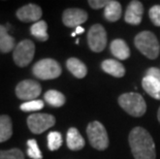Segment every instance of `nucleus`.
<instances>
[{
    "label": "nucleus",
    "instance_id": "f8f14e48",
    "mask_svg": "<svg viewBox=\"0 0 160 159\" xmlns=\"http://www.w3.org/2000/svg\"><path fill=\"white\" fill-rule=\"evenodd\" d=\"M144 6L141 1H131L125 12V22L130 25H138L142 22Z\"/></svg>",
    "mask_w": 160,
    "mask_h": 159
},
{
    "label": "nucleus",
    "instance_id": "412c9836",
    "mask_svg": "<svg viewBox=\"0 0 160 159\" xmlns=\"http://www.w3.org/2000/svg\"><path fill=\"white\" fill-rule=\"evenodd\" d=\"M45 100L50 106L60 107L65 103V96L57 90H49L45 94Z\"/></svg>",
    "mask_w": 160,
    "mask_h": 159
},
{
    "label": "nucleus",
    "instance_id": "f257e3e1",
    "mask_svg": "<svg viewBox=\"0 0 160 159\" xmlns=\"http://www.w3.org/2000/svg\"><path fill=\"white\" fill-rule=\"evenodd\" d=\"M129 145L135 159H155V144L151 134L142 127L133 128L129 133Z\"/></svg>",
    "mask_w": 160,
    "mask_h": 159
},
{
    "label": "nucleus",
    "instance_id": "7c9ffc66",
    "mask_svg": "<svg viewBox=\"0 0 160 159\" xmlns=\"http://www.w3.org/2000/svg\"><path fill=\"white\" fill-rule=\"evenodd\" d=\"M157 117H158V121L160 122V107H159V110H158V114H157Z\"/></svg>",
    "mask_w": 160,
    "mask_h": 159
},
{
    "label": "nucleus",
    "instance_id": "a878e982",
    "mask_svg": "<svg viewBox=\"0 0 160 159\" xmlns=\"http://www.w3.org/2000/svg\"><path fill=\"white\" fill-rule=\"evenodd\" d=\"M0 159H25V156L20 149L13 148L11 150H0Z\"/></svg>",
    "mask_w": 160,
    "mask_h": 159
},
{
    "label": "nucleus",
    "instance_id": "cd10ccee",
    "mask_svg": "<svg viewBox=\"0 0 160 159\" xmlns=\"http://www.w3.org/2000/svg\"><path fill=\"white\" fill-rule=\"evenodd\" d=\"M88 3H89V5L92 8L99 9V8L105 7V6L110 3V1H108V0H89Z\"/></svg>",
    "mask_w": 160,
    "mask_h": 159
},
{
    "label": "nucleus",
    "instance_id": "dca6fc26",
    "mask_svg": "<svg viewBox=\"0 0 160 159\" xmlns=\"http://www.w3.org/2000/svg\"><path fill=\"white\" fill-rule=\"evenodd\" d=\"M111 52L119 60H126L130 56V50L123 39L113 40L111 43Z\"/></svg>",
    "mask_w": 160,
    "mask_h": 159
},
{
    "label": "nucleus",
    "instance_id": "5701e85b",
    "mask_svg": "<svg viewBox=\"0 0 160 159\" xmlns=\"http://www.w3.org/2000/svg\"><path fill=\"white\" fill-rule=\"evenodd\" d=\"M62 146V135L58 131H52L48 135V147L51 151H56Z\"/></svg>",
    "mask_w": 160,
    "mask_h": 159
},
{
    "label": "nucleus",
    "instance_id": "9d476101",
    "mask_svg": "<svg viewBox=\"0 0 160 159\" xmlns=\"http://www.w3.org/2000/svg\"><path fill=\"white\" fill-rule=\"evenodd\" d=\"M88 13L80 8H68L65 9L62 15L63 24L70 27V28H77L81 24L87 21Z\"/></svg>",
    "mask_w": 160,
    "mask_h": 159
},
{
    "label": "nucleus",
    "instance_id": "bb28decb",
    "mask_svg": "<svg viewBox=\"0 0 160 159\" xmlns=\"http://www.w3.org/2000/svg\"><path fill=\"white\" fill-rule=\"evenodd\" d=\"M149 17L155 26L160 27V5H154L150 8Z\"/></svg>",
    "mask_w": 160,
    "mask_h": 159
},
{
    "label": "nucleus",
    "instance_id": "aec40b11",
    "mask_svg": "<svg viewBox=\"0 0 160 159\" xmlns=\"http://www.w3.org/2000/svg\"><path fill=\"white\" fill-rule=\"evenodd\" d=\"M122 13L121 4L118 1H110L104 7V18L110 22H116L120 19Z\"/></svg>",
    "mask_w": 160,
    "mask_h": 159
},
{
    "label": "nucleus",
    "instance_id": "4468645a",
    "mask_svg": "<svg viewBox=\"0 0 160 159\" xmlns=\"http://www.w3.org/2000/svg\"><path fill=\"white\" fill-rule=\"evenodd\" d=\"M15 37L8 34V28L4 26H0V52L8 54L16 48Z\"/></svg>",
    "mask_w": 160,
    "mask_h": 159
},
{
    "label": "nucleus",
    "instance_id": "423d86ee",
    "mask_svg": "<svg viewBox=\"0 0 160 159\" xmlns=\"http://www.w3.org/2000/svg\"><path fill=\"white\" fill-rule=\"evenodd\" d=\"M35 54V46L32 40L24 39L16 46L12 58L19 67H25L32 61Z\"/></svg>",
    "mask_w": 160,
    "mask_h": 159
},
{
    "label": "nucleus",
    "instance_id": "1a4fd4ad",
    "mask_svg": "<svg viewBox=\"0 0 160 159\" xmlns=\"http://www.w3.org/2000/svg\"><path fill=\"white\" fill-rule=\"evenodd\" d=\"M108 37L105 29L100 24H95L88 32V43L90 49L95 53L102 52L107 46Z\"/></svg>",
    "mask_w": 160,
    "mask_h": 159
},
{
    "label": "nucleus",
    "instance_id": "2f4dec72",
    "mask_svg": "<svg viewBox=\"0 0 160 159\" xmlns=\"http://www.w3.org/2000/svg\"><path fill=\"white\" fill-rule=\"evenodd\" d=\"M0 26H1V25H0Z\"/></svg>",
    "mask_w": 160,
    "mask_h": 159
},
{
    "label": "nucleus",
    "instance_id": "39448f33",
    "mask_svg": "<svg viewBox=\"0 0 160 159\" xmlns=\"http://www.w3.org/2000/svg\"><path fill=\"white\" fill-rule=\"evenodd\" d=\"M87 135L90 145L96 150H104L108 146V132L102 124L98 121L89 123L87 127Z\"/></svg>",
    "mask_w": 160,
    "mask_h": 159
},
{
    "label": "nucleus",
    "instance_id": "393cba45",
    "mask_svg": "<svg viewBox=\"0 0 160 159\" xmlns=\"http://www.w3.org/2000/svg\"><path fill=\"white\" fill-rule=\"evenodd\" d=\"M43 107H45V103H43L42 100L35 99L31 101H26V102L22 103L20 109L23 112H35L43 109Z\"/></svg>",
    "mask_w": 160,
    "mask_h": 159
},
{
    "label": "nucleus",
    "instance_id": "4be33fe9",
    "mask_svg": "<svg viewBox=\"0 0 160 159\" xmlns=\"http://www.w3.org/2000/svg\"><path fill=\"white\" fill-rule=\"evenodd\" d=\"M48 24L45 21H38L34 23L31 28H30V32L31 34L37 38L40 42H46L49 38V35H48Z\"/></svg>",
    "mask_w": 160,
    "mask_h": 159
},
{
    "label": "nucleus",
    "instance_id": "ddd939ff",
    "mask_svg": "<svg viewBox=\"0 0 160 159\" xmlns=\"http://www.w3.org/2000/svg\"><path fill=\"white\" fill-rule=\"evenodd\" d=\"M66 142H67V147L71 151H79L81 149H83L85 146V141L83 137L79 132V130L74 127L69 128L68 131H67Z\"/></svg>",
    "mask_w": 160,
    "mask_h": 159
},
{
    "label": "nucleus",
    "instance_id": "b1692460",
    "mask_svg": "<svg viewBox=\"0 0 160 159\" xmlns=\"http://www.w3.org/2000/svg\"><path fill=\"white\" fill-rule=\"evenodd\" d=\"M27 155L31 159H42V152L38 148L37 142L33 138L27 142Z\"/></svg>",
    "mask_w": 160,
    "mask_h": 159
},
{
    "label": "nucleus",
    "instance_id": "f03ea898",
    "mask_svg": "<svg viewBox=\"0 0 160 159\" xmlns=\"http://www.w3.org/2000/svg\"><path fill=\"white\" fill-rule=\"evenodd\" d=\"M134 45L142 54L149 59H156L159 55L160 46L157 37L150 31H142L135 36Z\"/></svg>",
    "mask_w": 160,
    "mask_h": 159
},
{
    "label": "nucleus",
    "instance_id": "20e7f679",
    "mask_svg": "<svg viewBox=\"0 0 160 159\" xmlns=\"http://www.w3.org/2000/svg\"><path fill=\"white\" fill-rule=\"evenodd\" d=\"M32 72L37 79L53 80L60 77L62 69L56 60L47 58L36 62L32 67Z\"/></svg>",
    "mask_w": 160,
    "mask_h": 159
},
{
    "label": "nucleus",
    "instance_id": "f3484780",
    "mask_svg": "<svg viewBox=\"0 0 160 159\" xmlns=\"http://www.w3.org/2000/svg\"><path fill=\"white\" fill-rule=\"evenodd\" d=\"M142 87H144V90L150 96L160 100V83L157 80L152 77L146 76L142 79Z\"/></svg>",
    "mask_w": 160,
    "mask_h": 159
},
{
    "label": "nucleus",
    "instance_id": "6ab92c4d",
    "mask_svg": "<svg viewBox=\"0 0 160 159\" xmlns=\"http://www.w3.org/2000/svg\"><path fill=\"white\" fill-rule=\"evenodd\" d=\"M12 135V119L8 115H0V143L6 142Z\"/></svg>",
    "mask_w": 160,
    "mask_h": 159
},
{
    "label": "nucleus",
    "instance_id": "0eeeda50",
    "mask_svg": "<svg viewBox=\"0 0 160 159\" xmlns=\"http://www.w3.org/2000/svg\"><path fill=\"white\" fill-rule=\"evenodd\" d=\"M55 123V117L50 114H32L27 118V125L30 131L35 134L42 133L54 126Z\"/></svg>",
    "mask_w": 160,
    "mask_h": 159
},
{
    "label": "nucleus",
    "instance_id": "6e6552de",
    "mask_svg": "<svg viewBox=\"0 0 160 159\" xmlns=\"http://www.w3.org/2000/svg\"><path fill=\"white\" fill-rule=\"evenodd\" d=\"M42 93V86L33 80H24L16 87V95L19 99L31 101L35 100Z\"/></svg>",
    "mask_w": 160,
    "mask_h": 159
},
{
    "label": "nucleus",
    "instance_id": "7ed1b4c3",
    "mask_svg": "<svg viewBox=\"0 0 160 159\" xmlns=\"http://www.w3.org/2000/svg\"><path fill=\"white\" fill-rule=\"evenodd\" d=\"M118 101L122 109L133 117H142L147 111L144 97L138 93H124L119 97Z\"/></svg>",
    "mask_w": 160,
    "mask_h": 159
},
{
    "label": "nucleus",
    "instance_id": "2eb2a0df",
    "mask_svg": "<svg viewBox=\"0 0 160 159\" xmlns=\"http://www.w3.org/2000/svg\"><path fill=\"white\" fill-rule=\"evenodd\" d=\"M101 68L107 73L115 77H122L125 74V68L123 64L113 59L104 60L101 64Z\"/></svg>",
    "mask_w": 160,
    "mask_h": 159
},
{
    "label": "nucleus",
    "instance_id": "a211bd4d",
    "mask_svg": "<svg viewBox=\"0 0 160 159\" xmlns=\"http://www.w3.org/2000/svg\"><path fill=\"white\" fill-rule=\"evenodd\" d=\"M67 69L78 79H83L87 74V66L77 58H69L66 61Z\"/></svg>",
    "mask_w": 160,
    "mask_h": 159
},
{
    "label": "nucleus",
    "instance_id": "c85d7f7f",
    "mask_svg": "<svg viewBox=\"0 0 160 159\" xmlns=\"http://www.w3.org/2000/svg\"><path fill=\"white\" fill-rule=\"evenodd\" d=\"M146 76L154 77V79H156L160 83V69L156 68V67H151V68H149L147 70V74H146Z\"/></svg>",
    "mask_w": 160,
    "mask_h": 159
},
{
    "label": "nucleus",
    "instance_id": "c756f323",
    "mask_svg": "<svg viewBox=\"0 0 160 159\" xmlns=\"http://www.w3.org/2000/svg\"><path fill=\"white\" fill-rule=\"evenodd\" d=\"M83 32H84V28H82L81 26L77 27L76 31H74V33H76V34H81V33H83Z\"/></svg>",
    "mask_w": 160,
    "mask_h": 159
},
{
    "label": "nucleus",
    "instance_id": "9b49d317",
    "mask_svg": "<svg viewBox=\"0 0 160 159\" xmlns=\"http://www.w3.org/2000/svg\"><path fill=\"white\" fill-rule=\"evenodd\" d=\"M17 18L22 22H38L39 19L42 16V11L40 6L29 3L27 5H24L17 11Z\"/></svg>",
    "mask_w": 160,
    "mask_h": 159
}]
</instances>
